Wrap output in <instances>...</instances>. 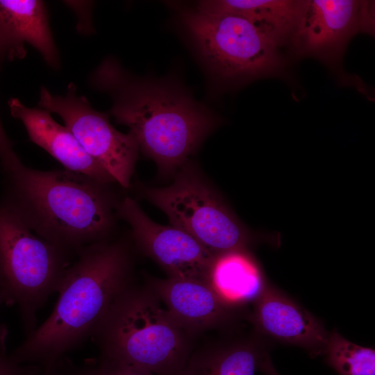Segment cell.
Masks as SVG:
<instances>
[{"label":"cell","mask_w":375,"mask_h":375,"mask_svg":"<svg viewBox=\"0 0 375 375\" xmlns=\"http://www.w3.org/2000/svg\"><path fill=\"white\" fill-rule=\"evenodd\" d=\"M90 85L112 100L109 115L124 125L162 175L176 173L197 152L219 119L181 85L133 74L113 57L102 60Z\"/></svg>","instance_id":"obj_1"},{"label":"cell","mask_w":375,"mask_h":375,"mask_svg":"<svg viewBox=\"0 0 375 375\" xmlns=\"http://www.w3.org/2000/svg\"><path fill=\"white\" fill-rule=\"evenodd\" d=\"M131 249L112 238L79 249L66 269L50 316L10 354L21 364L53 363L93 337L111 306L133 283Z\"/></svg>","instance_id":"obj_2"},{"label":"cell","mask_w":375,"mask_h":375,"mask_svg":"<svg viewBox=\"0 0 375 375\" xmlns=\"http://www.w3.org/2000/svg\"><path fill=\"white\" fill-rule=\"evenodd\" d=\"M3 174L0 199L40 238L72 253L111 239L123 199L113 190L114 183L23 163Z\"/></svg>","instance_id":"obj_3"},{"label":"cell","mask_w":375,"mask_h":375,"mask_svg":"<svg viewBox=\"0 0 375 375\" xmlns=\"http://www.w3.org/2000/svg\"><path fill=\"white\" fill-rule=\"evenodd\" d=\"M93 337L99 358L181 375L192 353L191 338L147 285L132 283L116 299Z\"/></svg>","instance_id":"obj_4"},{"label":"cell","mask_w":375,"mask_h":375,"mask_svg":"<svg viewBox=\"0 0 375 375\" xmlns=\"http://www.w3.org/2000/svg\"><path fill=\"white\" fill-rule=\"evenodd\" d=\"M179 15L200 60L222 84L238 86L284 70L281 47L251 21L195 7L181 9Z\"/></svg>","instance_id":"obj_5"},{"label":"cell","mask_w":375,"mask_h":375,"mask_svg":"<svg viewBox=\"0 0 375 375\" xmlns=\"http://www.w3.org/2000/svg\"><path fill=\"white\" fill-rule=\"evenodd\" d=\"M75 254L36 235L0 199V293L4 303L19 309L26 335Z\"/></svg>","instance_id":"obj_6"},{"label":"cell","mask_w":375,"mask_h":375,"mask_svg":"<svg viewBox=\"0 0 375 375\" xmlns=\"http://www.w3.org/2000/svg\"><path fill=\"white\" fill-rule=\"evenodd\" d=\"M137 187L143 198L167 215L172 226L190 235L213 254L249 248L267 238L248 229L190 161L167 187Z\"/></svg>","instance_id":"obj_7"},{"label":"cell","mask_w":375,"mask_h":375,"mask_svg":"<svg viewBox=\"0 0 375 375\" xmlns=\"http://www.w3.org/2000/svg\"><path fill=\"white\" fill-rule=\"evenodd\" d=\"M40 108L59 115L87 153L101 165L123 188H128L140 151L134 136L117 131L109 115L93 108L70 83L64 96L42 87Z\"/></svg>","instance_id":"obj_8"},{"label":"cell","mask_w":375,"mask_h":375,"mask_svg":"<svg viewBox=\"0 0 375 375\" xmlns=\"http://www.w3.org/2000/svg\"><path fill=\"white\" fill-rule=\"evenodd\" d=\"M372 3L357 0H304L287 47L295 58L337 65L360 31L372 32Z\"/></svg>","instance_id":"obj_9"},{"label":"cell","mask_w":375,"mask_h":375,"mask_svg":"<svg viewBox=\"0 0 375 375\" xmlns=\"http://www.w3.org/2000/svg\"><path fill=\"white\" fill-rule=\"evenodd\" d=\"M117 215L130 226L137 247L162 267L169 278L208 283L215 254L193 237L173 226L154 222L128 197L122 199Z\"/></svg>","instance_id":"obj_10"},{"label":"cell","mask_w":375,"mask_h":375,"mask_svg":"<svg viewBox=\"0 0 375 375\" xmlns=\"http://www.w3.org/2000/svg\"><path fill=\"white\" fill-rule=\"evenodd\" d=\"M250 321L260 334L323 355L329 333L312 313L267 283L252 303Z\"/></svg>","instance_id":"obj_11"},{"label":"cell","mask_w":375,"mask_h":375,"mask_svg":"<svg viewBox=\"0 0 375 375\" xmlns=\"http://www.w3.org/2000/svg\"><path fill=\"white\" fill-rule=\"evenodd\" d=\"M147 286L175 322L192 337L226 324L235 315L236 310L202 281L169 277L152 278Z\"/></svg>","instance_id":"obj_12"},{"label":"cell","mask_w":375,"mask_h":375,"mask_svg":"<svg viewBox=\"0 0 375 375\" xmlns=\"http://www.w3.org/2000/svg\"><path fill=\"white\" fill-rule=\"evenodd\" d=\"M11 115L24 124L30 140L48 152L65 169L106 183H117L111 175L90 157L65 126L57 123L42 108H29L19 99L8 102Z\"/></svg>","instance_id":"obj_13"},{"label":"cell","mask_w":375,"mask_h":375,"mask_svg":"<svg viewBox=\"0 0 375 375\" xmlns=\"http://www.w3.org/2000/svg\"><path fill=\"white\" fill-rule=\"evenodd\" d=\"M34 47L52 68L60 65L46 5L39 0H0V55L10 60L26 56Z\"/></svg>","instance_id":"obj_14"},{"label":"cell","mask_w":375,"mask_h":375,"mask_svg":"<svg viewBox=\"0 0 375 375\" xmlns=\"http://www.w3.org/2000/svg\"><path fill=\"white\" fill-rule=\"evenodd\" d=\"M207 282L219 297L235 310L252 305L268 283L249 247L215 254Z\"/></svg>","instance_id":"obj_15"},{"label":"cell","mask_w":375,"mask_h":375,"mask_svg":"<svg viewBox=\"0 0 375 375\" xmlns=\"http://www.w3.org/2000/svg\"><path fill=\"white\" fill-rule=\"evenodd\" d=\"M301 4L299 0H210L199 1L195 8L249 19L283 48L287 47L296 26Z\"/></svg>","instance_id":"obj_16"},{"label":"cell","mask_w":375,"mask_h":375,"mask_svg":"<svg viewBox=\"0 0 375 375\" xmlns=\"http://www.w3.org/2000/svg\"><path fill=\"white\" fill-rule=\"evenodd\" d=\"M267 353L256 338L207 345L192 351L181 375H255Z\"/></svg>","instance_id":"obj_17"},{"label":"cell","mask_w":375,"mask_h":375,"mask_svg":"<svg viewBox=\"0 0 375 375\" xmlns=\"http://www.w3.org/2000/svg\"><path fill=\"white\" fill-rule=\"evenodd\" d=\"M339 375H375V351L354 344L335 331L329 333L323 353Z\"/></svg>","instance_id":"obj_18"},{"label":"cell","mask_w":375,"mask_h":375,"mask_svg":"<svg viewBox=\"0 0 375 375\" xmlns=\"http://www.w3.org/2000/svg\"><path fill=\"white\" fill-rule=\"evenodd\" d=\"M77 375H154L133 366L98 358L78 367Z\"/></svg>","instance_id":"obj_19"},{"label":"cell","mask_w":375,"mask_h":375,"mask_svg":"<svg viewBox=\"0 0 375 375\" xmlns=\"http://www.w3.org/2000/svg\"><path fill=\"white\" fill-rule=\"evenodd\" d=\"M2 57L0 55V60ZM22 161L13 149V144L6 135L0 119V167L2 173L17 167Z\"/></svg>","instance_id":"obj_20"},{"label":"cell","mask_w":375,"mask_h":375,"mask_svg":"<svg viewBox=\"0 0 375 375\" xmlns=\"http://www.w3.org/2000/svg\"><path fill=\"white\" fill-rule=\"evenodd\" d=\"M42 367L37 365H24L6 353L0 355V375H37Z\"/></svg>","instance_id":"obj_21"},{"label":"cell","mask_w":375,"mask_h":375,"mask_svg":"<svg viewBox=\"0 0 375 375\" xmlns=\"http://www.w3.org/2000/svg\"><path fill=\"white\" fill-rule=\"evenodd\" d=\"M77 369L78 367L63 356L53 363L42 367L39 375H77Z\"/></svg>","instance_id":"obj_22"},{"label":"cell","mask_w":375,"mask_h":375,"mask_svg":"<svg viewBox=\"0 0 375 375\" xmlns=\"http://www.w3.org/2000/svg\"><path fill=\"white\" fill-rule=\"evenodd\" d=\"M259 370L265 375H280L273 365L269 353H266L261 359Z\"/></svg>","instance_id":"obj_23"},{"label":"cell","mask_w":375,"mask_h":375,"mask_svg":"<svg viewBox=\"0 0 375 375\" xmlns=\"http://www.w3.org/2000/svg\"><path fill=\"white\" fill-rule=\"evenodd\" d=\"M3 303V299L0 293V306ZM8 335L7 327L0 324V355L6 353V340Z\"/></svg>","instance_id":"obj_24"}]
</instances>
